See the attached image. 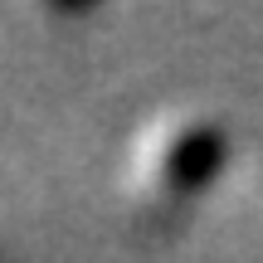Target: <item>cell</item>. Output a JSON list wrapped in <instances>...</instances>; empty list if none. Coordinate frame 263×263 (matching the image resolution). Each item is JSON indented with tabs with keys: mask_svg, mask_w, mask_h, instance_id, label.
<instances>
[{
	"mask_svg": "<svg viewBox=\"0 0 263 263\" xmlns=\"http://www.w3.org/2000/svg\"><path fill=\"white\" fill-rule=\"evenodd\" d=\"M215 166V137L200 122H156L137 146V190L146 200H185Z\"/></svg>",
	"mask_w": 263,
	"mask_h": 263,
	"instance_id": "6da1fadb",
	"label": "cell"
}]
</instances>
